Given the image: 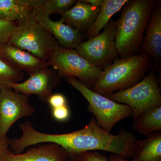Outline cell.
Returning a JSON list of instances; mask_svg holds the SVG:
<instances>
[{"instance_id": "cell-1", "label": "cell", "mask_w": 161, "mask_h": 161, "mask_svg": "<svg viewBox=\"0 0 161 161\" xmlns=\"http://www.w3.org/2000/svg\"><path fill=\"white\" fill-rule=\"evenodd\" d=\"M29 140L32 145L57 144L67 152L69 158L76 159L83 153L95 150H103L132 158L137 139L132 132L124 130L117 134L106 132L98 125L92 115L88 124L80 130L63 134H49L34 129L30 133Z\"/></svg>"}, {"instance_id": "cell-2", "label": "cell", "mask_w": 161, "mask_h": 161, "mask_svg": "<svg viewBox=\"0 0 161 161\" xmlns=\"http://www.w3.org/2000/svg\"><path fill=\"white\" fill-rule=\"evenodd\" d=\"M153 3L151 0H133L123 7L115 40V50L120 59L137 55Z\"/></svg>"}, {"instance_id": "cell-3", "label": "cell", "mask_w": 161, "mask_h": 161, "mask_svg": "<svg viewBox=\"0 0 161 161\" xmlns=\"http://www.w3.org/2000/svg\"><path fill=\"white\" fill-rule=\"evenodd\" d=\"M150 65V57L145 53L115 60L102 71L91 89L105 96L126 89L143 79Z\"/></svg>"}, {"instance_id": "cell-4", "label": "cell", "mask_w": 161, "mask_h": 161, "mask_svg": "<svg viewBox=\"0 0 161 161\" xmlns=\"http://www.w3.org/2000/svg\"><path fill=\"white\" fill-rule=\"evenodd\" d=\"M67 82L78 90L88 103L87 110L93 114L98 125L108 132L118 122L132 117L133 112L127 105L115 102L105 95L94 92L74 77H67Z\"/></svg>"}, {"instance_id": "cell-5", "label": "cell", "mask_w": 161, "mask_h": 161, "mask_svg": "<svg viewBox=\"0 0 161 161\" xmlns=\"http://www.w3.org/2000/svg\"><path fill=\"white\" fill-rule=\"evenodd\" d=\"M17 23V29L9 43L46 61L60 46L51 34L36 20L32 12Z\"/></svg>"}, {"instance_id": "cell-6", "label": "cell", "mask_w": 161, "mask_h": 161, "mask_svg": "<svg viewBox=\"0 0 161 161\" xmlns=\"http://www.w3.org/2000/svg\"><path fill=\"white\" fill-rule=\"evenodd\" d=\"M106 96L115 102L130 107L134 120L147 110L161 107L160 88L152 71L133 86Z\"/></svg>"}, {"instance_id": "cell-7", "label": "cell", "mask_w": 161, "mask_h": 161, "mask_svg": "<svg viewBox=\"0 0 161 161\" xmlns=\"http://www.w3.org/2000/svg\"><path fill=\"white\" fill-rule=\"evenodd\" d=\"M60 78L74 77L92 89L102 70L91 64L75 49L59 46L47 61Z\"/></svg>"}, {"instance_id": "cell-8", "label": "cell", "mask_w": 161, "mask_h": 161, "mask_svg": "<svg viewBox=\"0 0 161 161\" xmlns=\"http://www.w3.org/2000/svg\"><path fill=\"white\" fill-rule=\"evenodd\" d=\"M116 27L117 21L110 20L103 32L82 41L75 49L91 64L103 70L118 56L115 43Z\"/></svg>"}, {"instance_id": "cell-9", "label": "cell", "mask_w": 161, "mask_h": 161, "mask_svg": "<svg viewBox=\"0 0 161 161\" xmlns=\"http://www.w3.org/2000/svg\"><path fill=\"white\" fill-rule=\"evenodd\" d=\"M29 103V96L11 88L0 91V136L6 137L9 129L20 119L35 113Z\"/></svg>"}, {"instance_id": "cell-10", "label": "cell", "mask_w": 161, "mask_h": 161, "mask_svg": "<svg viewBox=\"0 0 161 161\" xmlns=\"http://www.w3.org/2000/svg\"><path fill=\"white\" fill-rule=\"evenodd\" d=\"M60 83V78L57 72L47 67L30 74L29 78L24 81L10 84L9 87L28 96L36 95L41 102L47 103L53 90Z\"/></svg>"}, {"instance_id": "cell-11", "label": "cell", "mask_w": 161, "mask_h": 161, "mask_svg": "<svg viewBox=\"0 0 161 161\" xmlns=\"http://www.w3.org/2000/svg\"><path fill=\"white\" fill-rule=\"evenodd\" d=\"M40 7L32 12L36 20L51 34L60 47L75 49L83 40L81 32L67 25L60 19L56 21L51 19L41 11Z\"/></svg>"}, {"instance_id": "cell-12", "label": "cell", "mask_w": 161, "mask_h": 161, "mask_svg": "<svg viewBox=\"0 0 161 161\" xmlns=\"http://www.w3.org/2000/svg\"><path fill=\"white\" fill-rule=\"evenodd\" d=\"M68 153L62 147L46 143L32 147L25 153H15L9 150L0 161H69Z\"/></svg>"}, {"instance_id": "cell-13", "label": "cell", "mask_w": 161, "mask_h": 161, "mask_svg": "<svg viewBox=\"0 0 161 161\" xmlns=\"http://www.w3.org/2000/svg\"><path fill=\"white\" fill-rule=\"evenodd\" d=\"M0 57L29 75L38 70L49 67L47 61L9 43L0 47Z\"/></svg>"}, {"instance_id": "cell-14", "label": "cell", "mask_w": 161, "mask_h": 161, "mask_svg": "<svg viewBox=\"0 0 161 161\" xmlns=\"http://www.w3.org/2000/svg\"><path fill=\"white\" fill-rule=\"evenodd\" d=\"M100 8L77 1L71 8L61 14L60 19L80 32L88 31L98 15Z\"/></svg>"}, {"instance_id": "cell-15", "label": "cell", "mask_w": 161, "mask_h": 161, "mask_svg": "<svg viewBox=\"0 0 161 161\" xmlns=\"http://www.w3.org/2000/svg\"><path fill=\"white\" fill-rule=\"evenodd\" d=\"M140 53L150 55L154 59L156 65L161 57V7L155 5L147 28V35L141 47Z\"/></svg>"}, {"instance_id": "cell-16", "label": "cell", "mask_w": 161, "mask_h": 161, "mask_svg": "<svg viewBox=\"0 0 161 161\" xmlns=\"http://www.w3.org/2000/svg\"><path fill=\"white\" fill-rule=\"evenodd\" d=\"M44 0H0V19L19 23L26 19Z\"/></svg>"}, {"instance_id": "cell-17", "label": "cell", "mask_w": 161, "mask_h": 161, "mask_svg": "<svg viewBox=\"0 0 161 161\" xmlns=\"http://www.w3.org/2000/svg\"><path fill=\"white\" fill-rule=\"evenodd\" d=\"M131 161H161V131L136 142Z\"/></svg>"}, {"instance_id": "cell-18", "label": "cell", "mask_w": 161, "mask_h": 161, "mask_svg": "<svg viewBox=\"0 0 161 161\" xmlns=\"http://www.w3.org/2000/svg\"><path fill=\"white\" fill-rule=\"evenodd\" d=\"M128 0H103L95 22L87 31L89 39L99 34L101 31L108 25L111 18L120 10Z\"/></svg>"}, {"instance_id": "cell-19", "label": "cell", "mask_w": 161, "mask_h": 161, "mask_svg": "<svg viewBox=\"0 0 161 161\" xmlns=\"http://www.w3.org/2000/svg\"><path fill=\"white\" fill-rule=\"evenodd\" d=\"M132 129L146 136L161 131V107L152 108L142 113L134 120Z\"/></svg>"}, {"instance_id": "cell-20", "label": "cell", "mask_w": 161, "mask_h": 161, "mask_svg": "<svg viewBox=\"0 0 161 161\" xmlns=\"http://www.w3.org/2000/svg\"><path fill=\"white\" fill-rule=\"evenodd\" d=\"M24 76V72L0 57V91L10 88V84L22 82Z\"/></svg>"}, {"instance_id": "cell-21", "label": "cell", "mask_w": 161, "mask_h": 161, "mask_svg": "<svg viewBox=\"0 0 161 161\" xmlns=\"http://www.w3.org/2000/svg\"><path fill=\"white\" fill-rule=\"evenodd\" d=\"M77 2L76 0H44L40 8L48 16L53 14L61 15L71 8Z\"/></svg>"}, {"instance_id": "cell-22", "label": "cell", "mask_w": 161, "mask_h": 161, "mask_svg": "<svg viewBox=\"0 0 161 161\" xmlns=\"http://www.w3.org/2000/svg\"><path fill=\"white\" fill-rule=\"evenodd\" d=\"M18 23L0 19V47L9 42L17 29Z\"/></svg>"}, {"instance_id": "cell-23", "label": "cell", "mask_w": 161, "mask_h": 161, "mask_svg": "<svg viewBox=\"0 0 161 161\" xmlns=\"http://www.w3.org/2000/svg\"><path fill=\"white\" fill-rule=\"evenodd\" d=\"M70 110L67 105L52 109V115L55 120L58 122H64L69 119Z\"/></svg>"}, {"instance_id": "cell-24", "label": "cell", "mask_w": 161, "mask_h": 161, "mask_svg": "<svg viewBox=\"0 0 161 161\" xmlns=\"http://www.w3.org/2000/svg\"><path fill=\"white\" fill-rule=\"evenodd\" d=\"M66 97L60 93L52 94L47 100V103L51 109L67 105Z\"/></svg>"}, {"instance_id": "cell-25", "label": "cell", "mask_w": 161, "mask_h": 161, "mask_svg": "<svg viewBox=\"0 0 161 161\" xmlns=\"http://www.w3.org/2000/svg\"><path fill=\"white\" fill-rule=\"evenodd\" d=\"M81 161H109L107 157L96 151H89L80 154Z\"/></svg>"}, {"instance_id": "cell-26", "label": "cell", "mask_w": 161, "mask_h": 161, "mask_svg": "<svg viewBox=\"0 0 161 161\" xmlns=\"http://www.w3.org/2000/svg\"><path fill=\"white\" fill-rule=\"evenodd\" d=\"M10 139L7 136H0V159L9 150Z\"/></svg>"}, {"instance_id": "cell-27", "label": "cell", "mask_w": 161, "mask_h": 161, "mask_svg": "<svg viewBox=\"0 0 161 161\" xmlns=\"http://www.w3.org/2000/svg\"><path fill=\"white\" fill-rule=\"evenodd\" d=\"M81 1L84 3L89 4L91 6L100 8L103 3V0H81Z\"/></svg>"}, {"instance_id": "cell-28", "label": "cell", "mask_w": 161, "mask_h": 161, "mask_svg": "<svg viewBox=\"0 0 161 161\" xmlns=\"http://www.w3.org/2000/svg\"><path fill=\"white\" fill-rule=\"evenodd\" d=\"M108 160L109 161H131L128 160L125 158L115 154L111 156Z\"/></svg>"}, {"instance_id": "cell-29", "label": "cell", "mask_w": 161, "mask_h": 161, "mask_svg": "<svg viewBox=\"0 0 161 161\" xmlns=\"http://www.w3.org/2000/svg\"><path fill=\"white\" fill-rule=\"evenodd\" d=\"M76 161H81V158H80V156L79 155L78 157H77V158H76Z\"/></svg>"}]
</instances>
